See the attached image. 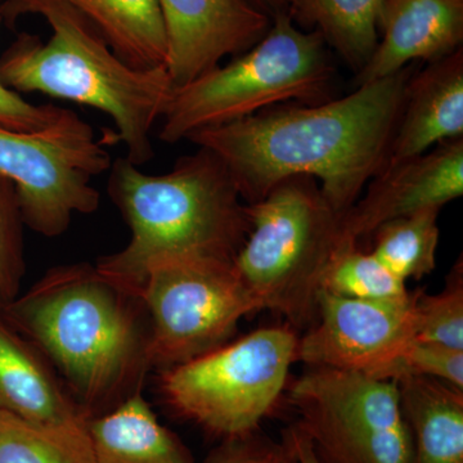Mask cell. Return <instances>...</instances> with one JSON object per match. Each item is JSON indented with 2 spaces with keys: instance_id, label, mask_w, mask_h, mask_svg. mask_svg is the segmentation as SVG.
Returning a JSON list of instances; mask_svg holds the SVG:
<instances>
[{
  "instance_id": "23",
  "label": "cell",
  "mask_w": 463,
  "mask_h": 463,
  "mask_svg": "<svg viewBox=\"0 0 463 463\" xmlns=\"http://www.w3.org/2000/svg\"><path fill=\"white\" fill-rule=\"evenodd\" d=\"M321 291L337 297L385 300L403 298L410 292L407 282L390 272L370 251L358 243L340 241L323 272Z\"/></svg>"
},
{
  "instance_id": "28",
  "label": "cell",
  "mask_w": 463,
  "mask_h": 463,
  "mask_svg": "<svg viewBox=\"0 0 463 463\" xmlns=\"http://www.w3.org/2000/svg\"><path fill=\"white\" fill-rule=\"evenodd\" d=\"M210 463H298L285 440L277 441L254 432L230 439V444Z\"/></svg>"
},
{
  "instance_id": "22",
  "label": "cell",
  "mask_w": 463,
  "mask_h": 463,
  "mask_svg": "<svg viewBox=\"0 0 463 463\" xmlns=\"http://www.w3.org/2000/svg\"><path fill=\"white\" fill-rule=\"evenodd\" d=\"M440 210H421L380 225L371 234V254L404 282L429 276L437 268Z\"/></svg>"
},
{
  "instance_id": "17",
  "label": "cell",
  "mask_w": 463,
  "mask_h": 463,
  "mask_svg": "<svg viewBox=\"0 0 463 463\" xmlns=\"http://www.w3.org/2000/svg\"><path fill=\"white\" fill-rule=\"evenodd\" d=\"M412 438V463H463V390L443 381H395Z\"/></svg>"
},
{
  "instance_id": "18",
  "label": "cell",
  "mask_w": 463,
  "mask_h": 463,
  "mask_svg": "<svg viewBox=\"0 0 463 463\" xmlns=\"http://www.w3.org/2000/svg\"><path fill=\"white\" fill-rule=\"evenodd\" d=\"M88 428L96 463H194L139 392Z\"/></svg>"
},
{
  "instance_id": "26",
  "label": "cell",
  "mask_w": 463,
  "mask_h": 463,
  "mask_svg": "<svg viewBox=\"0 0 463 463\" xmlns=\"http://www.w3.org/2000/svg\"><path fill=\"white\" fill-rule=\"evenodd\" d=\"M404 376L429 377L463 390V350L414 340L402 356L394 381Z\"/></svg>"
},
{
  "instance_id": "5",
  "label": "cell",
  "mask_w": 463,
  "mask_h": 463,
  "mask_svg": "<svg viewBox=\"0 0 463 463\" xmlns=\"http://www.w3.org/2000/svg\"><path fill=\"white\" fill-rule=\"evenodd\" d=\"M327 48L316 30L300 29L288 14L274 17L254 47L175 88L158 138L175 145L274 106L327 102L336 74Z\"/></svg>"
},
{
  "instance_id": "6",
  "label": "cell",
  "mask_w": 463,
  "mask_h": 463,
  "mask_svg": "<svg viewBox=\"0 0 463 463\" xmlns=\"http://www.w3.org/2000/svg\"><path fill=\"white\" fill-rule=\"evenodd\" d=\"M250 230L234 269L257 312L285 317L292 330H309L318 313L321 279L340 242V214L312 176L277 183L246 203Z\"/></svg>"
},
{
  "instance_id": "15",
  "label": "cell",
  "mask_w": 463,
  "mask_h": 463,
  "mask_svg": "<svg viewBox=\"0 0 463 463\" xmlns=\"http://www.w3.org/2000/svg\"><path fill=\"white\" fill-rule=\"evenodd\" d=\"M462 137L463 50L459 48L414 72L408 81L403 109L383 170Z\"/></svg>"
},
{
  "instance_id": "30",
  "label": "cell",
  "mask_w": 463,
  "mask_h": 463,
  "mask_svg": "<svg viewBox=\"0 0 463 463\" xmlns=\"http://www.w3.org/2000/svg\"><path fill=\"white\" fill-rule=\"evenodd\" d=\"M250 5H252L265 16L270 18L279 16V14H288L289 7H291L292 0H245ZM289 16V14H288Z\"/></svg>"
},
{
  "instance_id": "20",
  "label": "cell",
  "mask_w": 463,
  "mask_h": 463,
  "mask_svg": "<svg viewBox=\"0 0 463 463\" xmlns=\"http://www.w3.org/2000/svg\"><path fill=\"white\" fill-rule=\"evenodd\" d=\"M383 0H292L289 17L316 30L350 69L361 72L379 43Z\"/></svg>"
},
{
  "instance_id": "29",
  "label": "cell",
  "mask_w": 463,
  "mask_h": 463,
  "mask_svg": "<svg viewBox=\"0 0 463 463\" xmlns=\"http://www.w3.org/2000/svg\"><path fill=\"white\" fill-rule=\"evenodd\" d=\"M282 439L291 448L292 453L297 457L298 463H322L316 455L312 441L307 437L306 432L298 428L297 423L289 426L288 430L283 432Z\"/></svg>"
},
{
  "instance_id": "10",
  "label": "cell",
  "mask_w": 463,
  "mask_h": 463,
  "mask_svg": "<svg viewBox=\"0 0 463 463\" xmlns=\"http://www.w3.org/2000/svg\"><path fill=\"white\" fill-rule=\"evenodd\" d=\"M137 298L151 316L147 364L166 370L224 345L241 319L257 313L233 261L158 264Z\"/></svg>"
},
{
  "instance_id": "19",
  "label": "cell",
  "mask_w": 463,
  "mask_h": 463,
  "mask_svg": "<svg viewBox=\"0 0 463 463\" xmlns=\"http://www.w3.org/2000/svg\"><path fill=\"white\" fill-rule=\"evenodd\" d=\"M134 69L166 67L165 25L158 0H65Z\"/></svg>"
},
{
  "instance_id": "14",
  "label": "cell",
  "mask_w": 463,
  "mask_h": 463,
  "mask_svg": "<svg viewBox=\"0 0 463 463\" xmlns=\"http://www.w3.org/2000/svg\"><path fill=\"white\" fill-rule=\"evenodd\" d=\"M383 36L356 75V85L386 78L425 61L431 63L462 48L463 0H383Z\"/></svg>"
},
{
  "instance_id": "27",
  "label": "cell",
  "mask_w": 463,
  "mask_h": 463,
  "mask_svg": "<svg viewBox=\"0 0 463 463\" xmlns=\"http://www.w3.org/2000/svg\"><path fill=\"white\" fill-rule=\"evenodd\" d=\"M61 109L62 108L54 105L36 106L27 102L21 94L9 90L0 79V127L17 132H36L56 120Z\"/></svg>"
},
{
  "instance_id": "7",
  "label": "cell",
  "mask_w": 463,
  "mask_h": 463,
  "mask_svg": "<svg viewBox=\"0 0 463 463\" xmlns=\"http://www.w3.org/2000/svg\"><path fill=\"white\" fill-rule=\"evenodd\" d=\"M298 337L288 325L263 327L185 364L167 368L161 389L181 416L221 437L257 430L279 401Z\"/></svg>"
},
{
  "instance_id": "24",
  "label": "cell",
  "mask_w": 463,
  "mask_h": 463,
  "mask_svg": "<svg viewBox=\"0 0 463 463\" xmlns=\"http://www.w3.org/2000/svg\"><path fill=\"white\" fill-rule=\"evenodd\" d=\"M414 340L463 350V267L457 261L439 294L417 292Z\"/></svg>"
},
{
  "instance_id": "3",
  "label": "cell",
  "mask_w": 463,
  "mask_h": 463,
  "mask_svg": "<svg viewBox=\"0 0 463 463\" xmlns=\"http://www.w3.org/2000/svg\"><path fill=\"white\" fill-rule=\"evenodd\" d=\"M44 17L51 38L23 33L0 57V79L9 90L71 100L109 115L127 158L141 166L154 157L152 130L165 114L174 85L166 67L139 70L116 56L87 18L65 0H3L0 16Z\"/></svg>"
},
{
  "instance_id": "16",
  "label": "cell",
  "mask_w": 463,
  "mask_h": 463,
  "mask_svg": "<svg viewBox=\"0 0 463 463\" xmlns=\"http://www.w3.org/2000/svg\"><path fill=\"white\" fill-rule=\"evenodd\" d=\"M0 411L33 422H61L76 408L44 356L0 310Z\"/></svg>"
},
{
  "instance_id": "1",
  "label": "cell",
  "mask_w": 463,
  "mask_h": 463,
  "mask_svg": "<svg viewBox=\"0 0 463 463\" xmlns=\"http://www.w3.org/2000/svg\"><path fill=\"white\" fill-rule=\"evenodd\" d=\"M416 66L358 85L343 99L274 106L187 141L223 161L245 203L263 199L283 179L307 175L341 215L385 167Z\"/></svg>"
},
{
  "instance_id": "11",
  "label": "cell",
  "mask_w": 463,
  "mask_h": 463,
  "mask_svg": "<svg viewBox=\"0 0 463 463\" xmlns=\"http://www.w3.org/2000/svg\"><path fill=\"white\" fill-rule=\"evenodd\" d=\"M417 292L385 300L319 292L316 322L298 339V361L394 381L402 356L414 341Z\"/></svg>"
},
{
  "instance_id": "9",
  "label": "cell",
  "mask_w": 463,
  "mask_h": 463,
  "mask_svg": "<svg viewBox=\"0 0 463 463\" xmlns=\"http://www.w3.org/2000/svg\"><path fill=\"white\" fill-rule=\"evenodd\" d=\"M288 399L322 463H412L395 381L307 367Z\"/></svg>"
},
{
  "instance_id": "25",
  "label": "cell",
  "mask_w": 463,
  "mask_h": 463,
  "mask_svg": "<svg viewBox=\"0 0 463 463\" xmlns=\"http://www.w3.org/2000/svg\"><path fill=\"white\" fill-rule=\"evenodd\" d=\"M24 227L14 184L0 175V310L18 297L25 273Z\"/></svg>"
},
{
  "instance_id": "13",
  "label": "cell",
  "mask_w": 463,
  "mask_h": 463,
  "mask_svg": "<svg viewBox=\"0 0 463 463\" xmlns=\"http://www.w3.org/2000/svg\"><path fill=\"white\" fill-rule=\"evenodd\" d=\"M364 192L340 216V241L359 243L386 222L462 197L463 137L383 170Z\"/></svg>"
},
{
  "instance_id": "12",
  "label": "cell",
  "mask_w": 463,
  "mask_h": 463,
  "mask_svg": "<svg viewBox=\"0 0 463 463\" xmlns=\"http://www.w3.org/2000/svg\"><path fill=\"white\" fill-rule=\"evenodd\" d=\"M167 42L166 70L175 88L254 47L270 18L245 0H158Z\"/></svg>"
},
{
  "instance_id": "21",
  "label": "cell",
  "mask_w": 463,
  "mask_h": 463,
  "mask_svg": "<svg viewBox=\"0 0 463 463\" xmlns=\"http://www.w3.org/2000/svg\"><path fill=\"white\" fill-rule=\"evenodd\" d=\"M85 414L33 422L0 411V463H96Z\"/></svg>"
},
{
  "instance_id": "2",
  "label": "cell",
  "mask_w": 463,
  "mask_h": 463,
  "mask_svg": "<svg viewBox=\"0 0 463 463\" xmlns=\"http://www.w3.org/2000/svg\"><path fill=\"white\" fill-rule=\"evenodd\" d=\"M108 190L129 225L130 241L96 268L130 297H138L151 268L233 261L248 237L246 203L223 161L209 149L199 147L157 175L118 157L109 167Z\"/></svg>"
},
{
  "instance_id": "4",
  "label": "cell",
  "mask_w": 463,
  "mask_h": 463,
  "mask_svg": "<svg viewBox=\"0 0 463 463\" xmlns=\"http://www.w3.org/2000/svg\"><path fill=\"white\" fill-rule=\"evenodd\" d=\"M133 298L90 264L63 265L2 313L81 403L96 407L121 394L148 365Z\"/></svg>"
},
{
  "instance_id": "8",
  "label": "cell",
  "mask_w": 463,
  "mask_h": 463,
  "mask_svg": "<svg viewBox=\"0 0 463 463\" xmlns=\"http://www.w3.org/2000/svg\"><path fill=\"white\" fill-rule=\"evenodd\" d=\"M106 143L66 109L36 132L0 127V175L14 184L26 227L52 239L65 233L75 214L99 210L91 181L112 165Z\"/></svg>"
}]
</instances>
